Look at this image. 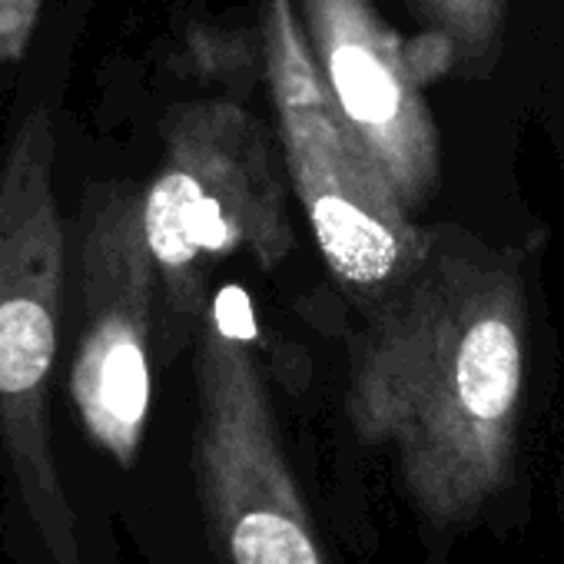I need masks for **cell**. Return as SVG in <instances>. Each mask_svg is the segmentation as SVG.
<instances>
[{
  "label": "cell",
  "mask_w": 564,
  "mask_h": 564,
  "mask_svg": "<svg viewBox=\"0 0 564 564\" xmlns=\"http://www.w3.org/2000/svg\"><path fill=\"white\" fill-rule=\"evenodd\" d=\"M74 11H51L21 70L0 153V458L51 564H84L77 518L64 491L51 376L67 286V226L57 209V94L74 44Z\"/></svg>",
  "instance_id": "obj_2"
},
{
  "label": "cell",
  "mask_w": 564,
  "mask_h": 564,
  "mask_svg": "<svg viewBox=\"0 0 564 564\" xmlns=\"http://www.w3.org/2000/svg\"><path fill=\"white\" fill-rule=\"evenodd\" d=\"M57 0H0V74L24 70Z\"/></svg>",
  "instance_id": "obj_9"
},
{
  "label": "cell",
  "mask_w": 564,
  "mask_h": 564,
  "mask_svg": "<svg viewBox=\"0 0 564 564\" xmlns=\"http://www.w3.org/2000/svg\"><path fill=\"white\" fill-rule=\"evenodd\" d=\"M147 246L160 272L170 343L203 310L206 269L246 249L275 269L293 226L265 130L226 100L183 104L163 120V160L143 189Z\"/></svg>",
  "instance_id": "obj_3"
},
{
  "label": "cell",
  "mask_w": 564,
  "mask_h": 564,
  "mask_svg": "<svg viewBox=\"0 0 564 564\" xmlns=\"http://www.w3.org/2000/svg\"><path fill=\"white\" fill-rule=\"evenodd\" d=\"M80 339L70 395L94 445L120 468L140 455L150 415V336L160 272L143 229V189L90 186L77 216Z\"/></svg>",
  "instance_id": "obj_6"
},
{
  "label": "cell",
  "mask_w": 564,
  "mask_h": 564,
  "mask_svg": "<svg viewBox=\"0 0 564 564\" xmlns=\"http://www.w3.org/2000/svg\"><path fill=\"white\" fill-rule=\"evenodd\" d=\"M524 323L511 265L429 256L359 339L349 419L392 448L405 491L435 521L478 514L511 478Z\"/></svg>",
  "instance_id": "obj_1"
},
{
  "label": "cell",
  "mask_w": 564,
  "mask_h": 564,
  "mask_svg": "<svg viewBox=\"0 0 564 564\" xmlns=\"http://www.w3.org/2000/svg\"><path fill=\"white\" fill-rule=\"evenodd\" d=\"M262 51L282 156L319 252L346 290L395 296L432 246L343 120L293 0H262Z\"/></svg>",
  "instance_id": "obj_4"
},
{
  "label": "cell",
  "mask_w": 564,
  "mask_h": 564,
  "mask_svg": "<svg viewBox=\"0 0 564 564\" xmlns=\"http://www.w3.org/2000/svg\"><path fill=\"white\" fill-rule=\"evenodd\" d=\"M319 74L359 143L386 170L405 206L438 186V137L422 97L412 44L372 0H300Z\"/></svg>",
  "instance_id": "obj_7"
},
{
  "label": "cell",
  "mask_w": 564,
  "mask_h": 564,
  "mask_svg": "<svg viewBox=\"0 0 564 564\" xmlns=\"http://www.w3.org/2000/svg\"><path fill=\"white\" fill-rule=\"evenodd\" d=\"M196 485L226 564H326L249 339L216 306L196 349Z\"/></svg>",
  "instance_id": "obj_5"
},
{
  "label": "cell",
  "mask_w": 564,
  "mask_h": 564,
  "mask_svg": "<svg viewBox=\"0 0 564 564\" xmlns=\"http://www.w3.org/2000/svg\"><path fill=\"white\" fill-rule=\"evenodd\" d=\"M405 8L429 37L452 51L458 74L488 77L495 70L511 0H405Z\"/></svg>",
  "instance_id": "obj_8"
}]
</instances>
